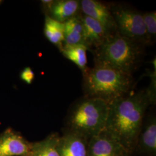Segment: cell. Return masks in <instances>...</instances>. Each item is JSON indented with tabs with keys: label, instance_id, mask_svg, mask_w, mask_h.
Masks as SVG:
<instances>
[{
	"label": "cell",
	"instance_id": "d6986e66",
	"mask_svg": "<svg viewBox=\"0 0 156 156\" xmlns=\"http://www.w3.org/2000/svg\"><path fill=\"white\" fill-rule=\"evenodd\" d=\"M35 78V74L30 67H26L20 73V78L23 82L28 84L33 83Z\"/></svg>",
	"mask_w": 156,
	"mask_h": 156
},
{
	"label": "cell",
	"instance_id": "8fae6325",
	"mask_svg": "<svg viewBox=\"0 0 156 156\" xmlns=\"http://www.w3.org/2000/svg\"><path fill=\"white\" fill-rule=\"evenodd\" d=\"M83 24V43L88 50H94L112 35L100 23L80 13Z\"/></svg>",
	"mask_w": 156,
	"mask_h": 156
},
{
	"label": "cell",
	"instance_id": "9c48e42d",
	"mask_svg": "<svg viewBox=\"0 0 156 156\" xmlns=\"http://www.w3.org/2000/svg\"><path fill=\"white\" fill-rule=\"evenodd\" d=\"M87 153L88 156H122L127 152L104 129L89 140Z\"/></svg>",
	"mask_w": 156,
	"mask_h": 156
},
{
	"label": "cell",
	"instance_id": "ffe728a7",
	"mask_svg": "<svg viewBox=\"0 0 156 156\" xmlns=\"http://www.w3.org/2000/svg\"><path fill=\"white\" fill-rule=\"evenodd\" d=\"M54 2L53 0H42L41 1V4L44 11L46 13V15H47L50 11L51 6Z\"/></svg>",
	"mask_w": 156,
	"mask_h": 156
},
{
	"label": "cell",
	"instance_id": "e0dca14e",
	"mask_svg": "<svg viewBox=\"0 0 156 156\" xmlns=\"http://www.w3.org/2000/svg\"><path fill=\"white\" fill-rule=\"evenodd\" d=\"M146 32L149 44L154 42L156 36V13L155 11L147 12L142 13Z\"/></svg>",
	"mask_w": 156,
	"mask_h": 156
},
{
	"label": "cell",
	"instance_id": "30bf717a",
	"mask_svg": "<svg viewBox=\"0 0 156 156\" xmlns=\"http://www.w3.org/2000/svg\"><path fill=\"white\" fill-rule=\"evenodd\" d=\"M88 143L89 140L82 136L64 130L56 148L60 156H88Z\"/></svg>",
	"mask_w": 156,
	"mask_h": 156
},
{
	"label": "cell",
	"instance_id": "5bb4252c",
	"mask_svg": "<svg viewBox=\"0 0 156 156\" xmlns=\"http://www.w3.org/2000/svg\"><path fill=\"white\" fill-rule=\"evenodd\" d=\"M64 25L53 19L49 16H45L44 33L45 37L50 43L55 45L59 50H62L64 39Z\"/></svg>",
	"mask_w": 156,
	"mask_h": 156
},
{
	"label": "cell",
	"instance_id": "7a4b0ae2",
	"mask_svg": "<svg viewBox=\"0 0 156 156\" xmlns=\"http://www.w3.org/2000/svg\"><path fill=\"white\" fill-rule=\"evenodd\" d=\"M83 76L84 96L100 98L108 104L129 93L133 83L132 75L97 63Z\"/></svg>",
	"mask_w": 156,
	"mask_h": 156
},
{
	"label": "cell",
	"instance_id": "3957f363",
	"mask_svg": "<svg viewBox=\"0 0 156 156\" xmlns=\"http://www.w3.org/2000/svg\"><path fill=\"white\" fill-rule=\"evenodd\" d=\"M108 109L109 104L106 101L84 96L69 109L64 130L89 140L105 129Z\"/></svg>",
	"mask_w": 156,
	"mask_h": 156
},
{
	"label": "cell",
	"instance_id": "5b68a950",
	"mask_svg": "<svg viewBox=\"0 0 156 156\" xmlns=\"http://www.w3.org/2000/svg\"><path fill=\"white\" fill-rule=\"evenodd\" d=\"M109 8L118 33L144 46L150 44L146 32L142 13L120 4H111Z\"/></svg>",
	"mask_w": 156,
	"mask_h": 156
},
{
	"label": "cell",
	"instance_id": "2e32d148",
	"mask_svg": "<svg viewBox=\"0 0 156 156\" xmlns=\"http://www.w3.org/2000/svg\"><path fill=\"white\" fill-rule=\"evenodd\" d=\"M58 133L49 134L44 140L31 142V156H60L56 148Z\"/></svg>",
	"mask_w": 156,
	"mask_h": 156
},
{
	"label": "cell",
	"instance_id": "44dd1931",
	"mask_svg": "<svg viewBox=\"0 0 156 156\" xmlns=\"http://www.w3.org/2000/svg\"><path fill=\"white\" fill-rule=\"evenodd\" d=\"M122 156H130V155H129L128 153H126L124 154Z\"/></svg>",
	"mask_w": 156,
	"mask_h": 156
},
{
	"label": "cell",
	"instance_id": "ac0fdd59",
	"mask_svg": "<svg viewBox=\"0 0 156 156\" xmlns=\"http://www.w3.org/2000/svg\"><path fill=\"white\" fill-rule=\"evenodd\" d=\"M156 70L153 71L148 72L149 76L151 78V83L147 89H146V91L151 100L152 105H154L156 104Z\"/></svg>",
	"mask_w": 156,
	"mask_h": 156
},
{
	"label": "cell",
	"instance_id": "ba28073f",
	"mask_svg": "<svg viewBox=\"0 0 156 156\" xmlns=\"http://www.w3.org/2000/svg\"><path fill=\"white\" fill-rule=\"evenodd\" d=\"M80 3L82 13L100 23L109 33L117 32L109 5L97 0H81Z\"/></svg>",
	"mask_w": 156,
	"mask_h": 156
},
{
	"label": "cell",
	"instance_id": "6da1fadb",
	"mask_svg": "<svg viewBox=\"0 0 156 156\" xmlns=\"http://www.w3.org/2000/svg\"><path fill=\"white\" fill-rule=\"evenodd\" d=\"M152 105L146 90L129 92L109 103L104 130L132 156L146 113Z\"/></svg>",
	"mask_w": 156,
	"mask_h": 156
},
{
	"label": "cell",
	"instance_id": "52a82bcc",
	"mask_svg": "<svg viewBox=\"0 0 156 156\" xmlns=\"http://www.w3.org/2000/svg\"><path fill=\"white\" fill-rule=\"evenodd\" d=\"M31 142L12 128L0 134V156H31Z\"/></svg>",
	"mask_w": 156,
	"mask_h": 156
},
{
	"label": "cell",
	"instance_id": "7c38bea8",
	"mask_svg": "<svg viewBox=\"0 0 156 156\" xmlns=\"http://www.w3.org/2000/svg\"><path fill=\"white\" fill-rule=\"evenodd\" d=\"M80 3L78 0H56L47 16L59 22L65 23L80 13Z\"/></svg>",
	"mask_w": 156,
	"mask_h": 156
},
{
	"label": "cell",
	"instance_id": "4fadbf2b",
	"mask_svg": "<svg viewBox=\"0 0 156 156\" xmlns=\"http://www.w3.org/2000/svg\"><path fill=\"white\" fill-rule=\"evenodd\" d=\"M64 39L63 46L83 45V28L80 17V13L64 23Z\"/></svg>",
	"mask_w": 156,
	"mask_h": 156
},
{
	"label": "cell",
	"instance_id": "277c9868",
	"mask_svg": "<svg viewBox=\"0 0 156 156\" xmlns=\"http://www.w3.org/2000/svg\"><path fill=\"white\" fill-rule=\"evenodd\" d=\"M144 47L116 32L93 50L95 63L106 65L132 75L140 64Z\"/></svg>",
	"mask_w": 156,
	"mask_h": 156
},
{
	"label": "cell",
	"instance_id": "9a60e30c",
	"mask_svg": "<svg viewBox=\"0 0 156 156\" xmlns=\"http://www.w3.org/2000/svg\"><path fill=\"white\" fill-rule=\"evenodd\" d=\"M87 50L88 49L84 45H76L64 46L60 51L66 58L73 62L83 75L89 69L87 66Z\"/></svg>",
	"mask_w": 156,
	"mask_h": 156
},
{
	"label": "cell",
	"instance_id": "8992f818",
	"mask_svg": "<svg viewBox=\"0 0 156 156\" xmlns=\"http://www.w3.org/2000/svg\"><path fill=\"white\" fill-rule=\"evenodd\" d=\"M133 155L156 156V117L155 113L145 116L138 135Z\"/></svg>",
	"mask_w": 156,
	"mask_h": 156
}]
</instances>
